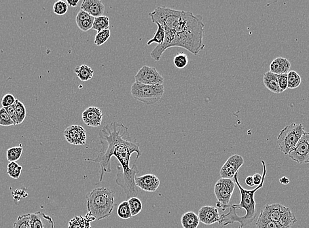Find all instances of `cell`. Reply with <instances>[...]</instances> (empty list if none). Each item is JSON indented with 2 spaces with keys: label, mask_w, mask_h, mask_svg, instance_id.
<instances>
[{
  "label": "cell",
  "mask_w": 309,
  "mask_h": 228,
  "mask_svg": "<svg viewBox=\"0 0 309 228\" xmlns=\"http://www.w3.org/2000/svg\"><path fill=\"white\" fill-rule=\"evenodd\" d=\"M245 183L247 186L249 187H253L255 186L253 182V176H247L246 178H245Z\"/></svg>",
  "instance_id": "cell-45"
},
{
  "label": "cell",
  "mask_w": 309,
  "mask_h": 228,
  "mask_svg": "<svg viewBox=\"0 0 309 228\" xmlns=\"http://www.w3.org/2000/svg\"><path fill=\"white\" fill-rule=\"evenodd\" d=\"M200 15L195 16L193 13L183 11L181 19L174 31L169 48H183L197 56L204 49L203 32L204 23Z\"/></svg>",
  "instance_id": "cell-3"
},
{
  "label": "cell",
  "mask_w": 309,
  "mask_h": 228,
  "mask_svg": "<svg viewBox=\"0 0 309 228\" xmlns=\"http://www.w3.org/2000/svg\"><path fill=\"white\" fill-rule=\"evenodd\" d=\"M79 0H67V3L70 7H77Z\"/></svg>",
  "instance_id": "cell-46"
},
{
  "label": "cell",
  "mask_w": 309,
  "mask_h": 228,
  "mask_svg": "<svg viewBox=\"0 0 309 228\" xmlns=\"http://www.w3.org/2000/svg\"><path fill=\"white\" fill-rule=\"evenodd\" d=\"M304 132L303 126L301 124L291 123L285 126L280 131L277 138L279 149L284 155H288L301 138Z\"/></svg>",
  "instance_id": "cell-6"
},
{
  "label": "cell",
  "mask_w": 309,
  "mask_h": 228,
  "mask_svg": "<svg viewBox=\"0 0 309 228\" xmlns=\"http://www.w3.org/2000/svg\"><path fill=\"white\" fill-rule=\"evenodd\" d=\"M117 214L118 216L122 219H126L132 218V214H131L130 207H129L128 202L127 200L122 202L118 205Z\"/></svg>",
  "instance_id": "cell-33"
},
{
  "label": "cell",
  "mask_w": 309,
  "mask_h": 228,
  "mask_svg": "<svg viewBox=\"0 0 309 228\" xmlns=\"http://www.w3.org/2000/svg\"><path fill=\"white\" fill-rule=\"evenodd\" d=\"M80 9L87 12L93 18H96L103 16L105 6L100 0H84Z\"/></svg>",
  "instance_id": "cell-17"
},
{
  "label": "cell",
  "mask_w": 309,
  "mask_h": 228,
  "mask_svg": "<svg viewBox=\"0 0 309 228\" xmlns=\"http://www.w3.org/2000/svg\"><path fill=\"white\" fill-rule=\"evenodd\" d=\"M90 223L85 216H78L69 221L68 228H92Z\"/></svg>",
  "instance_id": "cell-25"
},
{
  "label": "cell",
  "mask_w": 309,
  "mask_h": 228,
  "mask_svg": "<svg viewBox=\"0 0 309 228\" xmlns=\"http://www.w3.org/2000/svg\"><path fill=\"white\" fill-rule=\"evenodd\" d=\"M74 72L77 77L82 82L88 81L92 79L94 72L91 67L86 65H82L76 67Z\"/></svg>",
  "instance_id": "cell-22"
},
{
  "label": "cell",
  "mask_w": 309,
  "mask_h": 228,
  "mask_svg": "<svg viewBox=\"0 0 309 228\" xmlns=\"http://www.w3.org/2000/svg\"><path fill=\"white\" fill-rule=\"evenodd\" d=\"M300 83H301V78L297 72L291 71L287 73V88L295 89L299 87Z\"/></svg>",
  "instance_id": "cell-26"
},
{
  "label": "cell",
  "mask_w": 309,
  "mask_h": 228,
  "mask_svg": "<svg viewBox=\"0 0 309 228\" xmlns=\"http://www.w3.org/2000/svg\"><path fill=\"white\" fill-rule=\"evenodd\" d=\"M182 13L183 11L162 6L157 8L153 12L149 14V16L152 22L160 25L165 31H173L181 19Z\"/></svg>",
  "instance_id": "cell-7"
},
{
  "label": "cell",
  "mask_w": 309,
  "mask_h": 228,
  "mask_svg": "<svg viewBox=\"0 0 309 228\" xmlns=\"http://www.w3.org/2000/svg\"><path fill=\"white\" fill-rule=\"evenodd\" d=\"M17 99L14 96V95L11 94H6L2 99V105L4 108L6 107L12 106L16 102Z\"/></svg>",
  "instance_id": "cell-40"
},
{
  "label": "cell",
  "mask_w": 309,
  "mask_h": 228,
  "mask_svg": "<svg viewBox=\"0 0 309 228\" xmlns=\"http://www.w3.org/2000/svg\"><path fill=\"white\" fill-rule=\"evenodd\" d=\"M279 86L281 93L287 89V74L278 75Z\"/></svg>",
  "instance_id": "cell-41"
},
{
  "label": "cell",
  "mask_w": 309,
  "mask_h": 228,
  "mask_svg": "<svg viewBox=\"0 0 309 228\" xmlns=\"http://www.w3.org/2000/svg\"><path fill=\"white\" fill-rule=\"evenodd\" d=\"M110 37H111V31H110L109 29L97 33L96 37H95V45L97 46L103 45L109 39Z\"/></svg>",
  "instance_id": "cell-35"
},
{
  "label": "cell",
  "mask_w": 309,
  "mask_h": 228,
  "mask_svg": "<svg viewBox=\"0 0 309 228\" xmlns=\"http://www.w3.org/2000/svg\"><path fill=\"white\" fill-rule=\"evenodd\" d=\"M0 126H14V122H13L7 111H6V110L4 107L0 109Z\"/></svg>",
  "instance_id": "cell-38"
},
{
  "label": "cell",
  "mask_w": 309,
  "mask_h": 228,
  "mask_svg": "<svg viewBox=\"0 0 309 228\" xmlns=\"http://www.w3.org/2000/svg\"><path fill=\"white\" fill-rule=\"evenodd\" d=\"M88 212L96 220L109 218L115 208V193L107 187H98L86 196Z\"/></svg>",
  "instance_id": "cell-4"
},
{
  "label": "cell",
  "mask_w": 309,
  "mask_h": 228,
  "mask_svg": "<svg viewBox=\"0 0 309 228\" xmlns=\"http://www.w3.org/2000/svg\"><path fill=\"white\" fill-rule=\"evenodd\" d=\"M244 164V159L241 155H233L226 160L220 170L221 178L232 179Z\"/></svg>",
  "instance_id": "cell-11"
},
{
  "label": "cell",
  "mask_w": 309,
  "mask_h": 228,
  "mask_svg": "<svg viewBox=\"0 0 309 228\" xmlns=\"http://www.w3.org/2000/svg\"><path fill=\"white\" fill-rule=\"evenodd\" d=\"M289 208L280 203L266 204L261 210V212L270 220L279 222L281 217Z\"/></svg>",
  "instance_id": "cell-16"
},
{
  "label": "cell",
  "mask_w": 309,
  "mask_h": 228,
  "mask_svg": "<svg viewBox=\"0 0 309 228\" xmlns=\"http://www.w3.org/2000/svg\"><path fill=\"white\" fill-rule=\"evenodd\" d=\"M256 228H288L281 226L280 223L270 220L261 212L256 222Z\"/></svg>",
  "instance_id": "cell-23"
},
{
  "label": "cell",
  "mask_w": 309,
  "mask_h": 228,
  "mask_svg": "<svg viewBox=\"0 0 309 228\" xmlns=\"http://www.w3.org/2000/svg\"><path fill=\"white\" fill-rule=\"evenodd\" d=\"M135 182L138 188L147 192L156 191L160 185V179L156 175L152 174L136 177Z\"/></svg>",
  "instance_id": "cell-13"
},
{
  "label": "cell",
  "mask_w": 309,
  "mask_h": 228,
  "mask_svg": "<svg viewBox=\"0 0 309 228\" xmlns=\"http://www.w3.org/2000/svg\"><path fill=\"white\" fill-rule=\"evenodd\" d=\"M165 93L164 85L151 86L134 82L131 87L132 98L147 105L156 104L162 99Z\"/></svg>",
  "instance_id": "cell-5"
},
{
  "label": "cell",
  "mask_w": 309,
  "mask_h": 228,
  "mask_svg": "<svg viewBox=\"0 0 309 228\" xmlns=\"http://www.w3.org/2000/svg\"><path fill=\"white\" fill-rule=\"evenodd\" d=\"M253 179L254 185L259 186V185L261 183L262 179V175L258 174V173H256V174L253 175Z\"/></svg>",
  "instance_id": "cell-44"
},
{
  "label": "cell",
  "mask_w": 309,
  "mask_h": 228,
  "mask_svg": "<svg viewBox=\"0 0 309 228\" xmlns=\"http://www.w3.org/2000/svg\"><path fill=\"white\" fill-rule=\"evenodd\" d=\"M175 66L178 69H184L187 66L188 64V58L187 55L181 52L178 54L175 57L174 60Z\"/></svg>",
  "instance_id": "cell-37"
},
{
  "label": "cell",
  "mask_w": 309,
  "mask_h": 228,
  "mask_svg": "<svg viewBox=\"0 0 309 228\" xmlns=\"http://www.w3.org/2000/svg\"><path fill=\"white\" fill-rule=\"evenodd\" d=\"M64 136L68 143L73 145H84L86 144V130L82 126L72 125L64 131Z\"/></svg>",
  "instance_id": "cell-12"
},
{
  "label": "cell",
  "mask_w": 309,
  "mask_h": 228,
  "mask_svg": "<svg viewBox=\"0 0 309 228\" xmlns=\"http://www.w3.org/2000/svg\"><path fill=\"white\" fill-rule=\"evenodd\" d=\"M99 139L101 147L98 155L96 159L86 160L100 165L99 181H103L105 173L111 172V157L114 156L120 163L116 166V184L123 189L127 200L136 197L139 191L135 179L139 170L135 164L130 168V161L133 153H136L135 160L142 155L139 143L131 138L128 128L121 122H117L107 124L99 130Z\"/></svg>",
  "instance_id": "cell-1"
},
{
  "label": "cell",
  "mask_w": 309,
  "mask_h": 228,
  "mask_svg": "<svg viewBox=\"0 0 309 228\" xmlns=\"http://www.w3.org/2000/svg\"><path fill=\"white\" fill-rule=\"evenodd\" d=\"M94 19L92 18L91 20L85 21H76V23H77V26L80 30L83 32H87L92 29Z\"/></svg>",
  "instance_id": "cell-39"
},
{
  "label": "cell",
  "mask_w": 309,
  "mask_h": 228,
  "mask_svg": "<svg viewBox=\"0 0 309 228\" xmlns=\"http://www.w3.org/2000/svg\"><path fill=\"white\" fill-rule=\"evenodd\" d=\"M235 184L232 179L221 178L215 183L214 192L217 199V206L222 208L229 204L234 193Z\"/></svg>",
  "instance_id": "cell-8"
},
{
  "label": "cell",
  "mask_w": 309,
  "mask_h": 228,
  "mask_svg": "<svg viewBox=\"0 0 309 228\" xmlns=\"http://www.w3.org/2000/svg\"><path fill=\"white\" fill-rule=\"evenodd\" d=\"M287 155L298 164L309 163V132H304L301 138Z\"/></svg>",
  "instance_id": "cell-10"
},
{
  "label": "cell",
  "mask_w": 309,
  "mask_h": 228,
  "mask_svg": "<svg viewBox=\"0 0 309 228\" xmlns=\"http://www.w3.org/2000/svg\"><path fill=\"white\" fill-rule=\"evenodd\" d=\"M17 124H21L24 121L27 116V109L25 105L21 101L17 99L16 103Z\"/></svg>",
  "instance_id": "cell-28"
},
{
  "label": "cell",
  "mask_w": 309,
  "mask_h": 228,
  "mask_svg": "<svg viewBox=\"0 0 309 228\" xmlns=\"http://www.w3.org/2000/svg\"><path fill=\"white\" fill-rule=\"evenodd\" d=\"M157 25H158V30H157L156 34H154L153 39L147 42V46L151 45L153 43L158 44V45H160V44L164 43L165 38V29L162 26H161L160 25L157 24Z\"/></svg>",
  "instance_id": "cell-32"
},
{
  "label": "cell",
  "mask_w": 309,
  "mask_h": 228,
  "mask_svg": "<svg viewBox=\"0 0 309 228\" xmlns=\"http://www.w3.org/2000/svg\"><path fill=\"white\" fill-rule=\"evenodd\" d=\"M280 182L283 185H287L289 183V179L287 177L283 176L280 179Z\"/></svg>",
  "instance_id": "cell-47"
},
{
  "label": "cell",
  "mask_w": 309,
  "mask_h": 228,
  "mask_svg": "<svg viewBox=\"0 0 309 228\" xmlns=\"http://www.w3.org/2000/svg\"><path fill=\"white\" fill-rule=\"evenodd\" d=\"M68 8H69V6H68L67 2L59 0L54 4L53 11H54L55 14L58 15L59 16H63L67 14Z\"/></svg>",
  "instance_id": "cell-36"
},
{
  "label": "cell",
  "mask_w": 309,
  "mask_h": 228,
  "mask_svg": "<svg viewBox=\"0 0 309 228\" xmlns=\"http://www.w3.org/2000/svg\"><path fill=\"white\" fill-rule=\"evenodd\" d=\"M110 21L107 16H101L94 19L93 24V30L96 31L97 33L109 29Z\"/></svg>",
  "instance_id": "cell-24"
},
{
  "label": "cell",
  "mask_w": 309,
  "mask_h": 228,
  "mask_svg": "<svg viewBox=\"0 0 309 228\" xmlns=\"http://www.w3.org/2000/svg\"><path fill=\"white\" fill-rule=\"evenodd\" d=\"M7 170L8 174L11 178L18 179L20 178L23 167L17 163V162H12L8 164Z\"/></svg>",
  "instance_id": "cell-31"
},
{
  "label": "cell",
  "mask_w": 309,
  "mask_h": 228,
  "mask_svg": "<svg viewBox=\"0 0 309 228\" xmlns=\"http://www.w3.org/2000/svg\"><path fill=\"white\" fill-rule=\"evenodd\" d=\"M264 85L270 92L274 94H281V90L279 86L278 75L271 73L270 71L266 72L263 76Z\"/></svg>",
  "instance_id": "cell-20"
},
{
  "label": "cell",
  "mask_w": 309,
  "mask_h": 228,
  "mask_svg": "<svg viewBox=\"0 0 309 228\" xmlns=\"http://www.w3.org/2000/svg\"><path fill=\"white\" fill-rule=\"evenodd\" d=\"M5 109L6 111H7L11 119L13 120V122H14V126L18 125V124H17L16 111L15 104L12 105V106L6 107Z\"/></svg>",
  "instance_id": "cell-42"
},
{
  "label": "cell",
  "mask_w": 309,
  "mask_h": 228,
  "mask_svg": "<svg viewBox=\"0 0 309 228\" xmlns=\"http://www.w3.org/2000/svg\"><path fill=\"white\" fill-rule=\"evenodd\" d=\"M261 162L262 167H263L261 183L253 190H247L243 188L238 181V172L235 174L233 179H234L235 184L240 189L241 202L238 204H228L222 208V210L230 208L229 212L227 214H222L220 217L219 223L222 226H226L231 223L238 222L240 223L239 228H243L247 225L251 224L255 220L257 212L255 195L258 190L261 189L263 187L266 173H267L265 162L264 160H261Z\"/></svg>",
  "instance_id": "cell-2"
},
{
  "label": "cell",
  "mask_w": 309,
  "mask_h": 228,
  "mask_svg": "<svg viewBox=\"0 0 309 228\" xmlns=\"http://www.w3.org/2000/svg\"><path fill=\"white\" fill-rule=\"evenodd\" d=\"M103 113L98 107H89L82 113V118L84 124L90 127H98L102 122Z\"/></svg>",
  "instance_id": "cell-14"
},
{
  "label": "cell",
  "mask_w": 309,
  "mask_h": 228,
  "mask_svg": "<svg viewBox=\"0 0 309 228\" xmlns=\"http://www.w3.org/2000/svg\"><path fill=\"white\" fill-rule=\"evenodd\" d=\"M198 217L201 222L209 225L219 222L221 216L217 208L212 206H203L199 210Z\"/></svg>",
  "instance_id": "cell-15"
},
{
  "label": "cell",
  "mask_w": 309,
  "mask_h": 228,
  "mask_svg": "<svg viewBox=\"0 0 309 228\" xmlns=\"http://www.w3.org/2000/svg\"><path fill=\"white\" fill-rule=\"evenodd\" d=\"M23 149L21 145L20 146L11 147L8 149L6 157L10 162H17L20 159L23 155Z\"/></svg>",
  "instance_id": "cell-29"
},
{
  "label": "cell",
  "mask_w": 309,
  "mask_h": 228,
  "mask_svg": "<svg viewBox=\"0 0 309 228\" xmlns=\"http://www.w3.org/2000/svg\"><path fill=\"white\" fill-rule=\"evenodd\" d=\"M32 228H54V219L43 212H37L31 214Z\"/></svg>",
  "instance_id": "cell-18"
},
{
  "label": "cell",
  "mask_w": 309,
  "mask_h": 228,
  "mask_svg": "<svg viewBox=\"0 0 309 228\" xmlns=\"http://www.w3.org/2000/svg\"><path fill=\"white\" fill-rule=\"evenodd\" d=\"M135 82L145 85H164V79L154 67L143 66L134 77Z\"/></svg>",
  "instance_id": "cell-9"
},
{
  "label": "cell",
  "mask_w": 309,
  "mask_h": 228,
  "mask_svg": "<svg viewBox=\"0 0 309 228\" xmlns=\"http://www.w3.org/2000/svg\"><path fill=\"white\" fill-rule=\"evenodd\" d=\"M181 221L184 228H198L200 222L198 215L194 212L184 213Z\"/></svg>",
  "instance_id": "cell-21"
},
{
  "label": "cell",
  "mask_w": 309,
  "mask_h": 228,
  "mask_svg": "<svg viewBox=\"0 0 309 228\" xmlns=\"http://www.w3.org/2000/svg\"><path fill=\"white\" fill-rule=\"evenodd\" d=\"M94 18L91 16L90 14L87 12H84L83 10H80L79 12L78 13L77 17H76V21H85L91 20V19Z\"/></svg>",
  "instance_id": "cell-43"
},
{
  "label": "cell",
  "mask_w": 309,
  "mask_h": 228,
  "mask_svg": "<svg viewBox=\"0 0 309 228\" xmlns=\"http://www.w3.org/2000/svg\"><path fill=\"white\" fill-rule=\"evenodd\" d=\"M297 221V219L296 218L295 215L289 208L281 217L278 223H280L281 226L290 228Z\"/></svg>",
  "instance_id": "cell-27"
},
{
  "label": "cell",
  "mask_w": 309,
  "mask_h": 228,
  "mask_svg": "<svg viewBox=\"0 0 309 228\" xmlns=\"http://www.w3.org/2000/svg\"><path fill=\"white\" fill-rule=\"evenodd\" d=\"M127 201L128 202L132 216H136L141 212V210H142V202L138 198L136 197H132L129 198Z\"/></svg>",
  "instance_id": "cell-30"
},
{
  "label": "cell",
  "mask_w": 309,
  "mask_h": 228,
  "mask_svg": "<svg viewBox=\"0 0 309 228\" xmlns=\"http://www.w3.org/2000/svg\"><path fill=\"white\" fill-rule=\"evenodd\" d=\"M291 67V63L286 58H277L271 62L270 71L271 73L276 74L277 75L287 74Z\"/></svg>",
  "instance_id": "cell-19"
},
{
  "label": "cell",
  "mask_w": 309,
  "mask_h": 228,
  "mask_svg": "<svg viewBox=\"0 0 309 228\" xmlns=\"http://www.w3.org/2000/svg\"><path fill=\"white\" fill-rule=\"evenodd\" d=\"M13 228H32L31 214L21 215L14 223Z\"/></svg>",
  "instance_id": "cell-34"
}]
</instances>
